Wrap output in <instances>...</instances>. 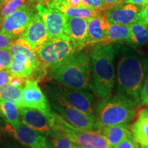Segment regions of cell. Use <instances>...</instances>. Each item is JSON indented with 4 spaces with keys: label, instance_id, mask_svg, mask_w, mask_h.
Masks as SVG:
<instances>
[{
    "label": "cell",
    "instance_id": "obj_1",
    "mask_svg": "<svg viewBox=\"0 0 148 148\" xmlns=\"http://www.w3.org/2000/svg\"><path fill=\"white\" fill-rule=\"evenodd\" d=\"M116 84L118 94L140 103V94L148 68V60L129 50L119 47L117 53Z\"/></svg>",
    "mask_w": 148,
    "mask_h": 148
},
{
    "label": "cell",
    "instance_id": "obj_2",
    "mask_svg": "<svg viewBox=\"0 0 148 148\" xmlns=\"http://www.w3.org/2000/svg\"><path fill=\"white\" fill-rule=\"evenodd\" d=\"M90 57L80 51L47 68L46 74L66 87L79 90H92Z\"/></svg>",
    "mask_w": 148,
    "mask_h": 148
},
{
    "label": "cell",
    "instance_id": "obj_3",
    "mask_svg": "<svg viewBox=\"0 0 148 148\" xmlns=\"http://www.w3.org/2000/svg\"><path fill=\"white\" fill-rule=\"evenodd\" d=\"M114 45H97L92 49V77L94 92L101 98H107L112 95L115 82L114 59L119 49Z\"/></svg>",
    "mask_w": 148,
    "mask_h": 148
},
{
    "label": "cell",
    "instance_id": "obj_4",
    "mask_svg": "<svg viewBox=\"0 0 148 148\" xmlns=\"http://www.w3.org/2000/svg\"><path fill=\"white\" fill-rule=\"evenodd\" d=\"M138 106L136 101L121 94L101 98L95 106V127L99 131L106 127L127 124L134 119Z\"/></svg>",
    "mask_w": 148,
    "mask_h": 148
},
{
    "label": "cell",
    "instance_id": "obj_5",
    "mask_svg": "<svg viewBox=\"0 0 148 148\" xmlns=\"http://www.w3.org/2000/svg\"><path fill=\"white\" fill-rule=\"evenodd\" d=\"M82 49L69 37L64 36L48 39L34 52L40 63L47 69L49 66L82 51Z\"/></svg>",
    "mask_w": 148,
    "mask_h": 148
},
{
    "label": "cell",
    "instance_id": "obj_6",
    "mask_svg": "<svg viewBox=\"0 0 148 148\" xmlns=\"http://www.w3.org/2000/svg\"><path fill=\"white\" fill-rule=\"evenodd\" d=\"M53 114L54 125L76 145L82 148H111L104 136L98 131L77 128L67 123L56 112Z\"/></svg>",
    "mask_w": 148,
    "mask_h": 148
},
{
    "label": "cell",
    "instance_id": "obj_7",
    "mask_svg": "<svg viewBox=\"0 0 148 148\" xmlns=\"http://www.w3.org/2000/svg\"><path fill=\"white\" fill-rule=\"evenodd\" d=\"M48 94L58 96L77 110L95 117V99L91 92L75 90L58 83H53L48 86Z\"/></svg>",
    "mask_w": 148,
    "mask_h": 148
},
{
    "label": "cell",
    "instance_id": "obj_8",
    "mask_svg": "<svg viewBox=\"0 0 148 148\" xmlns=\"http://www.w3.org/2000/svg\"><path fill=\"white\" fill-rule=\"evenodd\" d=\"M50 103L55 112L73 126L82 130H92L95 127V117L88 115L73 108L58 96L48 94Z\"/></svg>",
    "mask_w": 148,
    "mask_h": 148
},
{
    "label": "cell",
    "instance_id": "obj_9",
    "mask_svg": "<svg viewBox=\"0 0 148 148\" xmlns=\"http://www.w3.org/2000/svg\"><path fill=\"white\" fill-rule=\"evenodd\" d=\"M36 9L28 4H24L3 20L0 32L14 38H18L24 32Z\"/></svg>",
    "mask_w": 148,
    "mask_h": 148
},
{
    "label": "cell",
    "instance_id": "obj_10",
    "mask_svg": "<svg viewBox=\"0 0 148 148\" xmlns=\"http://www.w3.org/2000/svg\"><path fill=\"white\" fill-rule=\"evenodd\" d=\"M23 107L34 108L51 116L53 112L51 110L45 94L42 92L35 79L27 78L21 88Z\"/></svg>",
    "mask_w": 148,
    "mask_h": 148
},
{
    "label": "cell",
    "instance_id": "obj_11",
    "mask_svg": "<svg viewBox=\"0 0 148 148\" xmlns=\"http://www.w3.org/2000/svg\"><path fill=\"white\" fill-rule=\"evenodd\" d=\"M20 117L22 123L40 134L48 136L54 124V114L47 116L41 111L27 107H20Z\"/></svg>",
    "mask_w": 148,
    "mask_h": 148
},
{
    "label": "cell",
    "instance_id": "obj_12",
    "mask_svg": "<svg viewBox=\"0 0 148 148\" xmlns=\"http://www.w3.org/2000/svg\"><path fill=\"white\" fill-rule=\"evenodd\" d=\"M36 9L45 24L48 39L66 36L64 33L65 14L56 9L47 8L41 3H37Z\"/></svg>",
    "mask_w": 148,
    "mask_h": 148
},
{
    "label": "cell",
    "instance_id": "obj_13",
    "mask_svg": "<svg viewBox=\"0 0 148 148\" xmlns=\"http://www.w3.org/2000/svg\"><path fill=\"white\" fill-rule=\"evenodd\" d=\"M18 38L25 40L34 51L48 40L45 24L37 10L32 16L24 32Z\"/></svg>",
    "mask_w": 148,
    "mask_h": 148
},
{
    "label": "cell",
    "instance_id": "obj_14",
    "mask_svg": "<svg viewBox=\"0 0 148 148\" xmlns=\"http://www.w3.org/2000/svg\"><path fill=\"white\" fill-rule=\"evenodd\" d=\"M141 7L124 3L111 8L106 12V16L111 23L130 26L139 21V13Z\"/></svg>",
    "mask_w": 148,
    "mask_h": 148
},
{
    "label": "cell",
    "instance_id": "obj_15",
    "mask_svg": "<svg viewBox=\"0 0 148 148\" xmlns=\"http://www.w3.org/2000/svg\"><path fill=\"white\" fill-rule=\"evenodd\" d=\"M8 131L28 148H50L45 136L23 123H21L15 127H12L8 125Z\"/></svg>",
    "mask_w": 148,
    "mask_h": 148
},
{
    "label": "cell",
    "instance_id": "obj_16",
    "mask_svg": "<svg viewBox=\"0 0 148 148\" xmlns=\"http://www.w3.org/2000/svg\"><path fill=\"white\" fill-rule=\"evenodd\" d=\"M110 24L105 14L88 18L86 46L102 43L106 38Z\"/></svg>",
    "mask_w": 148,
    "mask_h": 148
},
{
    "label": "cell",
    "instance_id": "obj_17",
    "mask_svg": "<svg viewBox=\"0 0 148 148\" xmlns=\"http://www.w3.org/2000/svg\"><path fill=\"white\" fill-rule=\"evenodd\" d=\"M65 35L80 45L82 48L86 47L88 37V19L70 17L66 16Z\"/></svg>",
    "mask_w": 148,
    "mask_h": 148
},
{
    "label": "cell",
    "instance_id": "obj_18",
    "mask_svg": "<svg viewBox=\"0 0 148 148\" xmlns=\"http://www.w3.org/2000/svg\"><path fill=\"white\" fill-rule=\"evenodd\" d=\"M133 137L140 145L148 146V109H142L137 119L130 125Z\"/></svg>",
    "mask_w": 148,
    "mask_h": 148
},
{
    "label": "cell",
    "instance_id": "obj_19",
    "mask_svg": "<svg viewBox=\"0 0 148 148\" xmlns=\"http://www.w3.org/2000/svg\"><path fill=\"white\" fill-rule=\"evenodd\" d=\"M98 132L104 136L111 148L121 143L123 140L132 136L130 129L127 124H120L103 127Z\"/></svg>",
    "mask_w": 148,
    "mask_h": 148
},
{
    "label": "cell",
    "instance_id": "obj_20",
    "mask_svg": "<svg viewBox=\"0 0 148 148\" xmlns=\"http://www.w3.org/2000/svg\"><path fill=\"white\" fill-rule=\"evenodd\" d=\"M130 36V26L111 23L106 38L100 45H108L110 43L120 42H129Z\"/></svg>",
    "mask_w": 148,
    "mask_h": 148
},
{
    "label": "cell",
    "instance_id": "obj_21",
    "mask_svg": "<svg viewBox=\"0 0 148 148\" xmlns=\"http://www.w3.org/2000/svg\"><path fill=\"white\" fill-rule=\"evenodd\" d=\"M0 115L12 127H15L21 123L18 108L11 101L0 99Z\"/></svg>",
    "mask_w": 148,
    "mask_h": 148
},
{
    "label": "cell",
    "instance_id": "obj_22",
    "mask_svg": "<svg viewBox=\"0 0 148 148\" xmlns=\"http://www.w3.org/2000/svg\"><path fill=\"white\" fill-rule=\"evenodd\" d=\"M53 9L60 11V12L64 14L66 16H70V17L81 18H85V19H88L90 18L104 14L102 12H99V11L88 8H84V7L79 8H68L64 5V3H62V4L56 5L53 8Z\"/></svg>",
    "mask_w": 148,
    "mask_h": 148
},
{
    "label": "cell",
    "instance_id": "obj_23",
    "mask_svg": "<svg viewBox=\"0 0 148 148\" xmlns=\"http://www.w3.org/2000/svg\"><path fill=\"white\" fill-rule=\"evenodd\" d=\"M130 36L128 43L133 45H143L148 43V26L138 21L130 26Z\"/></svg>",
    "mask_w": 148,
    "mask_h": 148
},
{
    "label": "cell",
    "instance_id": "obj_24",
    "mask_svg": "<svg viewBox=\"0 0 148 148\" xmlns=\"http://www.w3.org/2000/svg\"><path fill=\"white\" fill-rule=\"evenodd\" d=\"M21 87L13 86L10 84L0 87V99L12 102L18 108L23 107Z\"/></svg>",
    "mask_w": 148,
    "mask_h": 148
},
{
    "label": "cell",
    "instance_id": "obj_25",
    "mask_svg": "<svg viewBox=\"0 0 148 148\" xmlns=\"http://www.w3.org/2000/svg\"><path fill=\"white\" fill-rule=\"evenodd\" d=\"M48 136L50 138L51 148H73L74 146L73 142L54 124Z\"/></svg>",
    "mask_w": 148,
    "mask_h": 148
},
{
    "label": "cell",
    "instance_id": "obj_26",
    "mask_svg": "<svg viewBox=\"0 0 148 148\" xmlns=\"http://www.w3.org/2000/svg\"><path fill=\"white\" fill-rule=\"evenodd\" d=\"M25 0H8L3 3L0 10V27L3 20L25 4Z\"/></svg>",
    "mask_w": 148,
    "mask_h": 148
},
{
    "label": "cell",
    "instance_id": "obj_27",
    "mask_svg": "<svg viewBox=\"0 0 148 148\" xmlns=\"http://www.w3.org/2000/svg\"><path fill=\"white\" fill-rule=\"evenodd\" d=\"M81 1L84 8L93 9L99 11L104 14H106V12L111 9L110 7L108 6L103 0H81Z\"/></svg>",
    "mask_w": 148,
    "mask_h": 148
},
{
    "label": "cell",
    "instance_id": "obj_28",
    "mask_svg": "<svg viewBox=\"0 0 148 148\" xmlns=\"http://www.w3.org/2000/svg\"><path fill=\"white\" fill-rule=\"evenodd\" d=\"M12 61V56L10 49H0V63L4 69H8Z\"/></svg>",
    "mask_w": 148,
    "mask_h": 148
},
{
    "label": "cell",
    "instance_id": "obj_29",
    "mask_svg": "<svg viewBox=\"0 0 148 148\" xmlns=\"http://www.w3.org/2000/svg\"><path fill=\"white\" fill-rule=\"evenodd\" d=\"M16 39L0 32V49H10Z\"/></svg>",
    "mask_w": 148,
    "mask_h": 148
},
{
    "label": "cell",
    "instance_id": "obj_30",
    "mask_svg": "<svg viewBox=\"0 0 148 148\" xmlns=\"http://www.w3.org/2000/svg\"><path fill=\"white\" fill-rule=\"evenodd\" d=\"M112 148H139L138 143L135 140L133 136L123 140L121 143Z\"/></svg>",
    "mask_w": 148,
    "mask_h": 148
},
{
    "label": "cell",
    "instance_id": "obj_31",
    "mask_svg": "<svg viewBox=\"0 0 148 148\" xmlns=\"http://www.w3.org/2000/svg\"><path fill=\"white\" fill-rule=\"evenodd\" d=\"M12 76V75L10 73L8 69L0 70V87L9 84Z\"/></svg>",
    "mask_w": 148,
    "mask_h": 148
},
{
    "label": "cell",
    "instance_id": "obj_32",
    "mask_svg": "<svg viewBox=\"0 0 148 148\" xmlns=\"http://www.w3.org/2000/svg\"><path fill=\"white\" fill-rule=\"evenodd\" d=\"M140 102L148 106V75L140 90Z\"/></svg>",
    "mask_w": 148,
    "mask_h": 148
},
{
    "label": "cell",
    "instance_id": "obj_33",
    "mask_svg": "<svg viewBox=\"0 0 148 148\" xmlns=\"http://www.w3.org/2000/svg\"><path fill=\"white\" fill-rule=\"evenodd\" d=\"M139 21L148 26V4L141 7L139 13Z\"/></svg>",
    "mask_w": 148,
    "mask_h": 148
},
{
    "label": "cell",
    "instance_id": "obj_34",
    "mask_svg": "<svg viewBox=\"0 0 148 148\" xmlns=\"http://www.w3.org/2000/svg\"><path fill=\"white\" fill-rule=\"evenodd\" d=\"M66 1V0H43L42 1L41 4L44 5L45 6L47 7V8H54L56 5L62 4Z\"/></svg>",
    "mask_w": 148,
    "mask_h": 148
},
{
    "label": "cell",
    "instance_id": "obj_35",
    "mask_svg": "<svg viewBox=\"0 0 148 148\" xmlns=\"http://www.w3.org/2000/svg\"><path fill=\"white\" fill-rule=\"evenodd\" d=\"M64 5L68 8H79L83 7L81 0H66Z\"/></svg>",
    "mask_w": 148,
    "mask_h": 148
},
{
    "label": "cell",
    "instance_id": "obj_36",
    "mask_svg": "<svg viewBox=\"0 0 148 148\" xmlns=\"http://www.w3.org/2000/svg\"><path fill=\"white\" fill-rule=\"evenodd\" d=\"M105 3H106L108 6L110 7V8H114V7L119 5L122 3H125V0H103Z\"/></svg>",
    "mask_w": 148,
    "mask_h": 148
},
{
    "label": "cell",
    "instance_id": "obj_37",
    "mask_svg": "<svg viewBox=\"0 0 148 148\" xmlns=\"http://www.w3.org/2000/svg\"><path fill=\"white\" fill-rule=\"evenodd\" d=\"M125 3H132V4L143 7L144 5L148 4V0H125Z\"/></svg>",
    "mask_w": 148,
    "mask_h": 148
},
{
    "label": "cell",
    "instance_id": "obj_38",
    "mask_svg": "<svg viewBox=\"0 0 148 148\" xmlns=\"http://www.w3.org/2000/svg\"><path fill=\"white\" fill-rule=\"evenodd\" d=\"M42 1H43V0H28L29 2L31 3H41Z\"/></svg>",
    "mask_w": 148,
    "mask_h": 148
},
{
    "label": "cell",
    "instance_id": "obj_39",
    "mask_svg": "<svg viewBox=\"0 0 148 148\" xmlns=\"http://www.w3.org/2000/svg\"><path fill=\"white\" fill-rule=\"evenodd\" d=\"M3 3H4L3 2L2 0H0V10H1V8H2V6H3Z\"/></svg>",
    "mask_w": 148,
    "mask_h": 148
},
{
    "label": "cell",
    "instance_id": "obj_40",
    "mask_svg": "<svg viewBox=\"0 0 148 148\" xmlns=\"http://www.w3.org/2000/svg\"><path fill=\"white\" fill-rule=\"evenodd\" d=\"M73 148H82V147H79V146H78V145H74Z\"/></svg>",
    "mask_w": 148,
    "mask_h": 148
},
{
    "label": "cell",
    "instance_id": "obj_41",
    "mask_svg": "<svg viewBox=\"0 0 148 148\" xmlns=\"http://www.w3.org/2000/svg\"><path fill=\"white\" fill-rule=\"evenodd\" d=\"M4 69V68H3V66L2 64L0 63V70H1V69Z\"/></svg>",
    "mask_w": 148,
    "mask_h": 148
},
{
    "label": "cell",
    "instance_id": "obj_42",
    "mask_svg": "<svg viewBox=\"0 0 148 148\" xmlns=\"http://www.w3.org/2000/svg\"><path fill=\"white\" fill-rule=\"evenodd\" d=\"M139 148H148V146H143V145H141L140 146V147Z\"/></svg>",
    "mask_w": 148,
    "mask_h": 148
},
{
    "label": "cell",
    "instance_id": "obj_43",
    "mask_svg": "<svg viewBox=\"0 0 148 148\" xmlns=\"http://www.w3.org/2000/svg\"><path fill=\"white\" fill-rule=\"evenodd\" d=\"M8 1V0H2V1H3V3L5 2V1Z\"/></svg>",
    "mask_w": 148,
    "mask_h": 148
},
{
    "label": "cell",
    "instance_id": "obj_44",
    "mask_svg": "<svg viewBox=\"0 0 148 148\" xmlns=\"http://www.w3.org/2000/svg\"><path fill=\"white\" fill-rule=\"evenodd\" d=\"M11 148H17V147H11Z\"/></svg>",
    "mask_w": 148,
    "mask_h": 148
},
{
    "label": "cell",
    "instance_id": "obj_45",
    "mask_svg": "<svg viewBox=\"0 0 148 148\" xmlns=\"http://www.w3.org/2000/svg\"><path fill=\"white\" fill-rule=\"evenodd\" d=\"M0 139H1V138H0Z\"/></svg>",
    "mask_w": 148,
    "mask_h": 148
}]
</instances>
